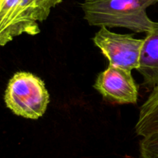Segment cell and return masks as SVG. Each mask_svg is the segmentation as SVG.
Wrapping results in <instances>:
<instances>
[{
    "mask_svg": "<svg viewBox=\"0 0 158 158\" xmlns=\"http://www.w3.org/2000/svg\"><path fill=\"white\" fill-rule=\"evenodd\" d=\"M157 2L156 0H85L81 8L90 26L148 33L155 22L148 17L147 9Z\"/></svg>",
    "mask_w": 158,
    "mask_h": 158,
    "instance_id": "obj_1",
    "label": "cell"
},
{
    "mask_svg": "<svg viewBox=\"0 0 158 158\" xmlns=\"http://www.w3.org/2000/svg\"><path fill=\"white\" fill-rule=\"evenodd\" d=\"M4 100L7 108L16 116L37 119L46 112L49 94L40 77L30 72L19 71L9 80Z\"/></svg>",
    "mask_w": 158,
    "mask_h": 158,
    "instance_id": "obj_2",
    "label": "cell"
},
{
    "mask_svg": "<svg viewBox=\"0 0 158 158\" xmlns=\"http://www.w3.org/2000/svg\"><path fill=\"white\" fill-rule=\"evenodd\" d=\"M35 0H0V46L26 33H40Z\"/></svg>",
    "mask_w": 158,
    "mask_h": 158,
    "instance_id": "obj_3",
    "label": "cell"
},
{
    "mask_svg": "<svg viewBox=\"0 0 158 158\" xmlns=\"http://www.w3.org/2000/svg\"><path fill=\"white\" fill-rule=\"evenodd\" d=\"M93 41L107 58L110 65L129 71L138 69L143 39H136L131 34L116 33L102 26Z\"/></svg>",
    "mask_w": 158,
    "mask_h": 158,
    "instance_id": "obj_4",
    "label": "cell"
},
{
    "mask_svg": "<svg viewBox=\"0 0 158 158\" xmlns=\"http://www.w3.org/2000/svg\"><path fill=\"white\" fill-rule=\"evenodd\" d=\"M94 88L106 100L113 103L137 104L138 86L131 71L110 65L97 76Z\"/></svg>",
    "mask_w": 158,
    "mask_h": 158,
    "instance_id": "obj_5",
    "label": "cell"
},
{
    "mask_svg": "<svg viewBox=\"0 0 158 158\" xmlns=\"http://www.w3.org/2000/svg\"><path fill=\"white\" fill-rule=\"evenodd\" d=\"M137 71L143 77L145 87H158V23L156 22L143 39Z\"/></svg>",
    "mask_w": 158,
    "mask_h": 158,
    "instance_id": "obj_6",
    "label": "cell"
},
{
    "mask_svg": "<svg viewBox=\"0 0 158 158\" xmlns=\"http://www.w3.org/2000/svg\"><path fill=\"white\" fill-rule=\"evenodd\" d=\"M135 131L142 137L158 133V87L153 88L140 107Z\"/></svg>",
    "mask_w": 158,
    "mask_h": 158,
    "instance_id": "obj_7",
    "label": "cell"
},
{
    "mask_svg": "<svg viewBox=\"0 0 158 158\" xmlns=\"http://www.w3.org/2000/svg\"><path fill=\"white\" fill-rule=\"evenodd\" d=\"M140 153L141 158H158V133L142 138Z\"/></svg>",
    "mask_w": 158,
    "mask_h": 158,
    "instance_id": "obj_8",
    "label": "cell"
},
{
    "mask_svg": "<svg viewBox=\"0 0 158 158\" xmlns=\"http://www.w3.org/2000/svg\"><path fill=\"white\" fill-rule=\"evenodd\" d=\"M38 21L42 22L49 16L52 8L62 2L63 0H35Z\"/></svg>",
    "mask_w": 158,
    "mask_h": 158,
    "instance_id": "obj_9",
    "label": "cell"
},
{
    "mask_svg": "<svg viewBox=\"0 0 158 158\" xmlns=\"http://www.w3.org/2000/svg\"><path fill=\"white\" fill-rule=\"evenodd\" d=\"M156 1H157V2H158V0H156Z\"/></svg>",
    "mask_w": 158,
    "mask_h": 158,
    "instance_id": "obj_10",
    "label": "cell"
}]
</instances>
